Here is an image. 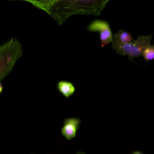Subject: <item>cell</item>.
<instances>
[{"label":"cell","mask_w":154,"mask_h":154,"mask_svg":"<svg viewBox=\"0 0 154 154\" xmlns=\"http://www.w3.org/2000/svg\"><path fill=\"white\" fill-rule=\"evenodd\" d=\"M57 87L59 92L66 98H69L75 92L76 88L74 85L67 81H60L57 84Z\"/></svg>","instance_id":"obj_7"},{"label":"cell","mask_w":154,"mask_h":154,"mask_svg":"<svg viewBox=\"0 0 154 154\" xmlns=\"http://www.w3.org/2000/svg\"><path fill=\"white\" fill-rule=\"evenodd\" d=\"M133 41L131 34L126 31L120 29L117 33L113 35L112 45H124L131 43Z\"/></svg>","instance_id":"obj_6"},{"label":"cell","mask_w":154,"mask_h":154,"mask_svg":"<svg viewBox=\"0 0 154 154\" xmlns=\"http://www.w3.org/2000/svg\"><path fill=\"white\" fill-rule=\"evenodd\" d=\"M43 10L58 24L63 25L71 16L84 14L99 16L109 0H25Z\"/></svg>","instance_id":"obj_1"},{"label":"cell","mask_w":154,"mask_h":154,"mask_svg":"<svg viewBox=\"0 0 154 154\" xmlns=\"http://www.w3.org/2000/svg\"><path fill=\"white\" fill-rule=\"evenodd\" d=\"M76 154H85V153H83V152H78V153H77Z\"/></svg>","instance_id":"obj_11"},{"label":"cell","mask_w":154,"mask_h":154,"mask_svg":"<svg viewBox=\"0 0 154 154\" xmlns=\"http://www.w3.org/2000/svg\"><path fill=\"white\" fill-rule=\"evenodd\" d=\"M142 56L146 61H149L154 59V45H149L143 51Z\"/></svg>","instance_id":"obj_8"},{"label":"cell","mask_w":154,"mask_h":154,"mask_svg":"<svg viewBox=\"0 0 154 154\" xmlns=\"http://www.w3.org/2000/svg\"><path fill=\"white\" fill-rule=\"evenodd\" d=\"M81 122V119L77 117L64 119L61 128L62 135L67 140H71L75 137Z\"/></svg>","instance_id":"obj_5"},{"label":"cell","mask_w":154,"mask_h":154,"mask_svg":"<svg viewBox=\"0 0 154 154\" xmlns=\"http://www.w3.org/2000/svg\"><path fill=\"white\" fill-rule=\"evenodd\" d=\"M152 35L147 36H139L136 40L124 45H112L116 52L121 55L128 56L129 61L133 62V58L142 55L143 51L150 45Z\"/></svg>","instance_id":"obj_3"},{"label":"cell","mask_w":154,"mask_h":154,"mask_svg":"<svg viewBox=\"0 0 154 154\" xmlns=\"http://www.w3.org/2000/svg\"><path fill=\"white\" fill-rule=\"evenodd\" d=\"M23 55L21 43L12 38L0 46V80L12 71L16 61Z\"/></svg>","instance_id":"obj_2"},{"label":"cell","mask_w":154,"mask_h":154,"mask_svg":"<svg viewBox=\"0 0 154 154\" xmlns=\"http://www.w3.org/2000/svg\"><path fill=\"white\" fill-rule=\"evenodd\" d=\"M132 154H143V153L140 151H135Z\"/></svg>","instance_id":"obj_10"},{"label":"cell","mask_w":154,"mask_h":154,"mask_svg":"<svg viewBox=\"0 0 154 154\" xmlns=\"http://www.w3.org/2000/svg\"><path fill=\"white\" fill-rule=\"evenodd\" d=\"M87 30L91 32H99V40L102 48L106 46L112 42L113 35L108 21L96 19L92 21L87 27Z\"/></svg>","instance_id":"obj_4"},{"label":"cell","mask_w":154,"mask_h":154,"mask_svg":"<svg viewBox=\"0 0 154 154\" xmlns=\"http://www.w3.org/2000/svg\"><path fill=\"white\" fill-rule=\"evenodd\" d=\"M2 90H3V85L1 81V82H0V93H2Z\"/></svg>","instance_id":"obj_9"}]
</instances>
